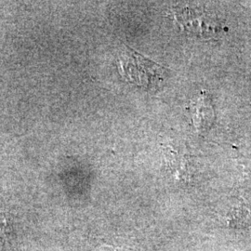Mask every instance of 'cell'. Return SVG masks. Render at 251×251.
Masks as SVG:
<instances>
[{
    "instance_id": "1",
    "label": "cell",
    "mask_w": 251,
    "mask_h": 251,
    "mask_svg": "<svg viewBox=\"0 0 251 251\" xmlns=\"http://www.w3.org/2000/svg\"><path fill=\"white\" fill-rule=\"evenodd\" d=\"M119 74L124 80L145 90L157 89L167 77V70L158 63L124 46L117 57Z\"/></svg>"
},
{
    "instance_id": "2",
    "label": "cell",
    "mask_w": 251,
    "mask_h": 251,
    "mask_svg": "<svg viewBox=\"0 0 251 251\" xmlns=\"http://www.w3.org/2000/svg\"><path fill=\"white\" fill-rule=\"evenodd\" d=\"M213 120V110L210 100L203 94L194 105V122L198 129H206Z\"/></svg>"
},
{
    "instance_id": "3",
    "label": "cell",
    "mask_w": 251,
    "mask_h": 251,
    "mask_svg": "<svg viewBox=\"0 0 251 251\" xmlns=\"http://www.w3.org/2000/svg\"><path fill=\"white\" fill-rule=\"evenodd\" d=\"M95 251H122L118 249H115V248H112V247H107V246H104V247H101L98 250H96Z\"/></svg>"
}]
</instances>
